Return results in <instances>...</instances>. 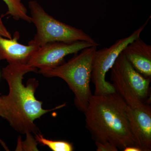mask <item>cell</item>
I'll use <instances>...</instances> for the list:
<instances>
[{
    "label": "cell",
    "instance_id": "1",
    "mask_svg": "<svg viewBox=\"0 0 151 151\" xmlns=\"http://www.w3.org/2000/svg\"><path fill=\"white\" fill-rule=\"evenodd\" d=\"M37 71V68L27 64H9L3 69L2 76L8 84L9 92L8 95L1 96L2 117L22 134H37L39 129L35 121L65 105L63 104L50 110L42 108V102L35 97L38 81L35 78H30L26 86L23 84L25 74Z\"/></svg>",
    "mask_w": 151,
    "mask_h": 151
},
{
    "label": "cell",
    "instance_id": "2",
    "mask_svg": "<svg viewBox=\"0 0 151 151\" xmlns=\"http://www.w3.org/2000/svg\"><path fill=\"white\" fill-rule=\"evenodd\" d=\"M84 113L85 127L94 142H108L122 151L130 147L141 150L127 117L126 103L117 92L92 95Z\"/></svg>",
    "mask_w": 151,
    "mask_h": 151
},
{
    "label": "cell",
    "instance_id": "8",
    "mask_svg": "<svg viewBox=\"0 0 151 151\" xmlns=\"http://www.w3.org/2000/svg\"><path fill=\"white\" fill-rule=\"evenodd\" d=\"M131 65L146 78H151V45L138 37L122 51Z\"/></svg>",
    "mask_w": 151,
    "mask_h": 151
},
{
    "label": "cell",
    "instance_id": "6",
    "mask_svg": "<svg viewBox=\"0 0 151 151\" xmlns=\"http://www.w3.org/2000/svg\"><path fill=\"white\" fill-rule=\"evenodd\" d=\"M147 20L137 29L127 37L116 41L110 47L96 50L92 61L91 81L94 86V95H100L116 92L113 84L106 81V73L116 62L117 58L126 46L136 39L140 37L148 22Z\"/></svg>",
    "mask_w": 151,
    "mask_h": 151
},
{
    "label": "cell",
    "instance_id": "9",
    "mask_svg": "<svg viewBox=\"0 0 151 151\" xmlns=\"http://www.w3.org/2000/svg\"><path fill=\"white\" fill-rule=\"evenodd\" d=\"M18 32L14 38L0 36V60H6L9 64H27L34 52L39 47L28 44L27 45L19 43Z\"/></svg>",
    "mask_w": 151,
    "mask_h": 151
},
{
    "label": "cell",
    "instance_id": "16",
    "mask_svg": "<svg viewBox=\"0 0 151 151\" xmlns=\"http://www.w3.org/2000/svg\"><path fill=\"white\" fill-rule=\"evenodd\" d=\"M123 151H142L139 148L135 147H127Z\"/></svg>",
    "mask_w": 151,
    "mask_h": 151
},
{
    "label": "cell",
    "instance_id": "4",
    "mask_svg": "<svg viewBox=\"0 0 151 151\" xmlns=\"http://www.w3.org/2000/svg\"><path fill=\"white\" fill-rule=\"evenodd\" d=\"M111 80L116 92L126 103L127 114L133 134L142 151L151 150V108L143 102L124 80L114 64Z\"/></svg>",
    "mask_w": 151,
    "mask_h": 151
},
{
    "label": "cell",
    "instance_id": "5",
    "mask_svg": "<svg viewBox=\"0 0 151 151\" xmlns=\"http://www.w3.org/2000/svg\"><path fill=\"white\" fill-rule=\"evenodd\" d=\"M28 6L31 22L35 25L37 31L33 39L28 44L40 47L54 42L84 41L97 46L99 45L82 29L58 20L47 13L37 1H30Z\"/></svg>",
    "mask_w": 151,
    "mask_h": 151
},
{
    "label": "cell",
    "instance_id": "7",
    "mask_svg": "<svg viewBox=\"0 0 151 151\" xmlns=\"http://www.w3.org/2000/svg\"><path fill=\"white\" fill-rule=\"evenodd\" d=\"M94 45H95L84 41L49 42L36 50L27 64L39 69L56 67L63 63L64 58L68 55L77 53L84 48Z\"/></svg>",
    "mask_w": 151,
    "mask_h": 151
},
{
    "label": "cell",
    "instance_id": "13",
    "mask_svg": "<svg viewBox=\"0 0 151 151\" xmlns=\"http://www.w3.org/2000/svg\"><path fill=\"white\" fill-rule=\"evenodd\" d=\"M26 139L24 142H22L20 139H18L17 151H38L37 142L33 137L31 133H27Z\"/></svg>",
    "mask_w": 151,
    "mask_h": 151
},
{
    "label": "cell",
    "instance_id": "11",
    "mask_svg": "<svg viewBox=\"0 0 151 151\" xmlns=\"http://www.w3.org/2000/svg\"><path fill=\"white\" fill-rule=\"evenodd\" d=\"M8 7L6 15H10L16 20H23L31 23V18L27 14V9L21 0H2Z\"/></svg>",
    "mask_w": 151,
    "mask_h": 151
},
{
    "label": "cell",
    "instance_id": "15",
    "mask_svg": "<svg viewBox=\"0 0 151 151\" xmlns=\"http://www.w3.org/2000/svg\"><path fill=\"white\" fill-rule=\"evenodd\" d=\"M0 36L12 39V35L3 24L1 18H0Z\"/></svg>",
    "mask_w": 151,
    "mask_h": 151
},
{
    "label": "cell",
    "instance_id": "14",
    "mask_svg": "<svg viewBox=\"0 0 151 151\" xmlns=\"http://www.w3.org/2000/svg\"><path fill=\"white\" fill-rule=\"evenodd\" d=\"M97 151H118L119 149L112 143L108 142H94Z\"/></svg>",
    "mask_w": 151,
    "mask_h": 151
},
{
    "label": "cell",
    "instance_id": "3",
    "mask_svg": "<svg viewBox=\"0 0 151 151\" xmlns=\"http://www.w3.org/2000/svg\"><path fill=\"white\" fill-rule=\"evenodd\" d=\"M97 47L96 45L86 47L67 62L38 71L45 77H58L64 80L74 94L76 107L83 113L92 95L90 82L92 61Z\"/></svg>",
    "mask_w": 151,
    "mask_h": 151
},
{
    "label": "cell",
    "instance_id": "10",
    "mask_svg": "<svg viewBox=\"0 0 151 151\" xmlns=\"http://www.w3.org/2000/svg\"><path fill=\"white\" fill-rule=\"evenodd\" d=\"M114 64L127 84L142 100L148 97L151 79L146 78L131 65L126 57L121 52Z\"/></svg>",
    "mask_w": 151,
    "mask_h": 151
},
{
    "label": "cell",
    "instance_id": "12",
    "mask_svg": "<svg viewBox=\"0 0 151 151\" xmlns=\"http://www.w3.org/2000/svg\"><path fill=\"white\" fill-rule=\"evenodd\" d=\"M35 139L42 145L46 146L53 151H72L73 148L71 143L64 141H53L44 137L40 134H36Z\"/></svg>",
    "mask_w": 151,
    "mask_h": 151
},
{
    "label": "cell",
    "instance_id": "17",
    "mask_svg": "<svg viewBox=\"0 0 151 151\" xmlns=\"http://www.w3.org/2000/svg\"><path fill=\"white\" fill-rule=\"evenodd\" d=\"M2 116V108L1 99V94H0V116Z\"/></svg>",
    "mask_w": 151,
    "mask_h": 151
}]
</instances>
